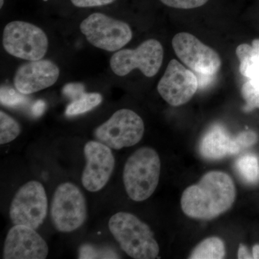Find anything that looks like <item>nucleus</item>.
<instances>
[{
    "instance_id": "f03ea898",
    "label": "nucleus",
    "mask_w": 259,
    "mask_h": 259,
    "mask_svg": "<svg viewBox=\"0 0 259 259\" xmlns=\"http://www.w3.org/2000/svg\"><path fill=\"white\" fill-rule=\"evenodd\" d=\"M109 229L121 248L131 258L154 259L159 246L151 228L131 213L119 212L109 221Z\"/></svg>"
},
{
    "instance_id": "f257e3e1",
    "label": "nucleus",
    "mask_w": 259,
    "mask_h": 259,
    "mask_svg": "<svg viewBox=\"0 0 259 259\" xmlns=\"http://www.w3.org/2000/svg\"><path fill=\"white\" fill-rule=\"evenodd\" d=\"M236 195V187L229 175L223 171H209L198 184L184 191L181 207L188 217L211 220L231 208Z\"/></svg>"
},
{
    "instance_id": "c756f323",
    "label": "nucleus",
    "mask_w": 259,
    "mask_h": 259,
    "mask_svg": "<svg viewBox=\"0 0 259 259\" xmlns=\"http://www.w3.org/2000/svg\"><path fill=\"white\" fill-rule=\"evenodd\" d=\"M252 255H253V258H259V245H255L253 247Z\"/></svg>"
},
{
    "instance_id": "cd10ccee",
    "label": "nucleus",
    "mask_w": 259,
    "mask_h": 259,
    "mask_svg": "<svg viewBox=\"0 0 259 259\" xmlns=\"http://www.w3.org/2000/svg\"><path fill=\"white\" fill-rule=\"evenodd\" d=\"M46 104L42 100H38L34 104L32 107V115L35 117H40L45 110Z\"/></svg>"
},
{
    "instance_id": "7c9ffc66",
    "label": "nucleus",
    "mask_w": 259,
    "mask_h": 259,
    "mask_svg": "<svg viewBox=\"0 0 259 259\" xmlns=\"http://www.w3.org/2000/svg\"><path fill=\"white\" fill-rule=\"evenodd\" d=\"M3 5H4V0H0V8H3Z\"/></svg>"
},
{
    "instance_id": "aec40b11",
    "label": "nucleus",
    "mask_w": 259,
    "mask_h": 259,
    "mask_svg": "<svg viewBox=\"0 0 259 259\" xmlns=\"http://www.w3.org/2000/svg\"><path fill=\"white\" fill-rule=\"evenodd\" d=\"M21 133L20 124L6 112L0 111V144L14 141Z\"/></svg>"
},
{
    "instance_id": "0eeeda50",
    "label": "nucleus",
    "mask_w": 259,
    "mask_h": 259,
    "mask_svg": "<svg viewBox=\"0 0 259 259\" xmlns=\"http://www.w3.org/2000/svg\"><path fill=\"white\" fill-rule=\"evenodd\" d=\"M79 28L90 44L110 52L120 50L133 37L128 24L103 13L90 15L81 22Z\"/></svg>"
},
{
    "instance_id": "5701e85b",
    "label": "nucleus",
    "mask_w": 259,
    "mask_h": 259,
    "mask_svg": "<svg viewBox=\"0 0 259 259\" xmlns=\"http://www.w3.org/2000/svg\"><path fill=\"white\" fill-rule=\"evenodd\" d=\"M160 1L169 8L190 10L203 6L209 0H160Z\"/></svg>"
},
{
    "instance_id": "412c9836",
    "label": "nucleus",
    "mask_w": 259,
    "mask_h": 259,
    "mask_svg": "<svg viewBox=\"0 0 259 259\" xmlns=\"http://www.w3.org/2000/svg\"><path fill=\"white\" fill-rule=\"evenodd\" d=\"M241 93L245 102V112H250L255 108H259L258 81L249 80L243 83Z\"/></svg>"
},
{
    "instance_id": "1a4fd4ad",
    "label": "nucleus",
    "mask_w": 259,
    "mask_h": 259,
    "mask_svg": "<svg viewBox=\"0 0 259 259\" xmlns=\"http://www.w3.org/2000/svg\"><path fill=\"white\" fill-rule=\"evenodd\" d=\"M163 60V49L156 39L145 40L135 49H122L117 51L110 59V68L119 76L139 69L147 76L153 77L161 69Z\"/></svg>"
},
{
    "instance_id": "39448f33",
    "label": "nucleus",
    "mask_w": 259,
    "mask_h": 259,
    "mask_svg": "<svg viewBox=\"0 0 259 259\" xmlns=\"http://www.w3.org/2000/svg\"><path fill=\"white\" fill-rule=\"evenodd\" d=\"M3 44L10 55L28 61L40 60L49 48V39L41 28L24 21H13L5 27Z\"/></svg>"
},
{
    "instance_id": "393cba45",
    "label": "nucleus",
    "mask_w": 259,
    "mask_h": 259,
    "mask_svg": "<svg viewBox=\"0 0 259 259\" xmlns=\"http://www.w3.org/2000/svg\"><path fill=\"white\" fill-rule=\"evenodd\" d=\"M237 146L240 151L245 148L253 146L258 141V136L255 132L251 131H246L235 136Z\"/></svg>"
},
{
    "instance_id": "a211bd4d",
    "label": "nucleus",
    "mask_w": 259,
    "mask_h": 259,
    "mask_svg": "<svg viewBox=\"0 0 259 259\" xmlns=\"http://www.w3.org/2000/svg\"><path fill=\"white\" fill-rule=\"evenodd\" d=\"M102 102V97L99 93H84L78 100H74L67 107L66 115L75 116L81 115L100 105Z\"/></svg>"
},
{
    "instance_id": "4be33fe9",
    "label": "nucleus",
    "mask_w": 259,
    "mask_h": 259,
    "mask_svg": "<svg viewBox=\"0 0 259 259\" xmlns=\"http://www.w3.org/2000/svg\"><path fill=\"white\" fill-rule=\"evenodd\" d=\"M115 251L108 248H100L94 245L84 244L79 250V258H118Z\"/></svg>"
},
{
    "instance_id": "dca6fc26",
    "label": "nucleus",
    "mask_w": 259,
    "mask_h": 259,
    "mask_svg": "<svg viewBox=\"0 0 259 259\" xmlns=\"http://www.w3.org/2000/svg\"><path fill=\"white\" fill-rule=\"evenodd\" d=\"M236 54L239 60L241 74L249 80L259 81V38L253 40L251 45L243 44L238 46Z\"/></svg>"
},
{
    "instance_id": "4468645a",
    "label": "nucleus",
    "mask_w": 259,
    "mask_h": 259,
    "mask_svg": "<svg viewBox=\"0 0 259 259\" xmlns=\"http://www.w3.org/2000/svg\"><path fill=\"white\" fill-rule=\"evenodd\" d=\"M59 75L60 70L53 61H30L19 66L13 77V83L22 95H30L53 86Z\"/></svg>"
},
{
    "instance_id": "bb28decb",
    "label": "nucleus",
    "mask_w": 259,
    "mask_h": 259,
    "mask_svg": "<svg viewBox=\"0 0 259 259\" xmlns=\"http://www.w3.org/2000/svg\"><path fill=\"white\" fill-rule=\"evenodd\" d=\"M116 0H71L74 6L80 8H96L112 4Z\"/></svg>"
},
{
    "instance_id": "a878e982",
    "label": "nucleus",
    "mask_w": 259,
    "mask_h": 259,
    "mask_svg": "<svg viewBox=\"0 0 259 259\" xmlns=\"http://www.w3.org/2000/svg\"><path fill=\"white\" fill-rule=\"evenodd\" d=\"M65 96L74 100H78L84 94V86L81 83H69L65 85L62 90Z\"/></svg>"
},
{
    "instance_id": "423d86ee",
    "label": "nucleus",
    "mask_w": 259,
    "mask_h": 259,
    "mask_svg": "<svg viewBox=\"0 0 259 259\" xmlns=\"http://www.w3.org/2000/svg\"><path fill=\"white\" fill-rule=\"evenodd\" d=\"M144 122L136 112L128 109L117 110L94 131L97 141L115 150L135 146L144 136Z\"/></svg>"
},
{
    "instance_id": "9b49d317",
    "label": "nucleus",
    "mask_w": 259,
    "mask_h": 259,
    "mask_svg": "<svg viewBox=\"0 0 259 259\" xmlns=\"http://www.w3.org/2000/svg\"><path fill=\"white\" fill-rule=\"evenodd\" d=\"M196 75L178 61H170L164 74L158 83L157 90L162 98L174 107L187 103L198 90Z\"/></svg>"
},
{
    "instance_id": "c85d7f7f",
    "label": "nucleus",
    "mask_w": 259,
    "mask_h": 259,
    "mask_svg": "<svg viewBox=\"0 0 259 259\" xmlns=\"http://www.w3.org/2000/svg\"><path fill=\"white\" fill-rule=\"evenodd\" d=\"M238 258H253V255L250 254L248 248L245 245L241 244L239 245V249L238 252Z\"/></svg>"
},
{
    "instance_id": "20e7f679",
    "label": "nucleus",
    "mask_w": 259,
    "mask_h": 259,
    "mask_svg": "<svg viewBox=\"0 0 259 259\" xmlns=\"http://www.w3.org/2000/svg\"><path fill=\"white\" fill-rule=\"evenodd\" d=\"M86 199L79 187L70 182L56 189L51 204V217L58 231L71 233L80 228L87 219Z\"/></svg>"
},
{
    "instance_id": "f8f14e48",
    "label": "nucleus",
    "mask_w": 259,
    "mask_h": 259,
    "mask_svg": "<svg viewBox=\"0 0 259 259\" xmlns=\"http://www.w3.org/2000/svg\"><path fill=\"white\" fill-rule=\"evenodd\" d=\"M83 153L87 163L81 176L82 185L89 192H98L107 185L113 172L115 160L111 148L99 141H89Z\"/></svg>"
},
{
    "instance_id": "ddd939ff",
    "label": "nucleus",
    "mask_w": 259,
    "mask_h": 259,
    "mask_svg": "<svg viewBox=\"0 0 259 259\" xmlns=\"http://www.w3.org/2000/svg\"><path fill=\"white\" fill-rule=\"evenodd\" d=\"M49 246L35 230L25 226H14L5 239L3 258L45 259Z\"/></svg>"
},
{
    "instance_id": "f3484780",
    "label": "nucleus",
    "mask_w": 259,
    "mask_h": 259,
    "mask_svg": "<svg viewBox=\"0 0 259 259\" xmlns=\"http://www.w3.org/2000/svg\"><path fill=\"white\" fill-rule=\"evenodd\" d=\"M226 255V247L218 237L204 239L194 248L191 253V259H221Z\"/></svg>"
},
{
    "instance_id": "7ed1b4c3",
    "label": "nucleus",
    "mask_w": 259,
    "mask_h": 259,
    "mask_svg": "<svg viewBox=\"0 0 259 259\" xmlns=\"http://www.w3.org/2000/svg\"><path fill=\"white\" fill-rule=\"evenodd\" d=\"M161 161L153 148L143 147L135 151L124 166V186L130 198L141 202L149 198L157 188Z\"/></svg>"
},
{
    "instance_id": "6e6552de",
    "label": "nucleus",
    "mask_w": 259,
    "mask_h": 259,
    "mask_svg": "<svg viewBox=\"0 0 259 259\" xmlns=\"http://www.w3.org/2000/svg\"><path fill=\"white\" fill-rule=\"evenodd\" d=\"M45 189L37 181L22 186L15 194L10 207V218L14 226H25L37 230L48 214Z\"/></svg>"
},
{
    "instance_id": "9d476101",
    "label": "nucleus",
    "mask_w": 259,
    "mask_h": 259,
    "mask_svg": "<svg viewBox=\"0 0 259 259\" xmlns=\"http://www.w3.org/2000/svg\"><path fill=\"white\" fill-rule=\"evenodd\" d=\"M171 44L177 57L192 71L212 76L221 69L222 61L219 54L192 34L180 32L173 37Z\"/></svg>"
},
{
    "instance_id": "2eb2a0df",
    "label": "nucleus",
    "mask_w": 259,
    "mask_h": 259,
    "mask_svg": "<svg viewBox=\"0 0 259 259\" xmlns=\"http://www.w3.org/2000/svg\"><path fill=\"white\" fill-rule=\"evenodd\" d=\"M199 151L203 157L217 160L240 152L235 137H232L224 127L214 125L204 135Z\"/></svg>"
},
{
    "instance_id": "b1692460",
    "label": "nucleus",
    "mask_w": 259,
    "mask_h": 259,
    "mask_svg": "<svg viewBox=\"0 0 259 259\" xmlns=\"http://www.w3.org/2000/svg\"><path fill=\"white\" fill-rule=\"evenodd\" d=\"M23 96L18 94L15 90L8 88H1V103L6 106H18L24 102Z\"/></svg>"
},
{
    "instance_id": "6ab92c4d",
    "label": "nucleus",
    "mask_w": 259,
    "mask_h": 259,
    "mask_svg": "<svg viewBox=\"0 0 259 259\" xmlns=\"http://www.w3.org/2000/svg\"><path fill=\"white\" fill-rule=\"evenodd\" d=\"M236 167L237 171L247 183L254 184L258 181V161L253 155H245L238 158Z\"/></svg>"
}]
</instances>
